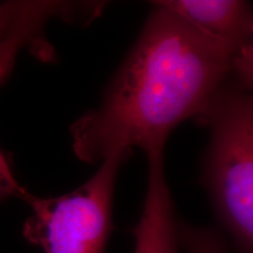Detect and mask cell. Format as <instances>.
I'll use <instances>...</instances> for the list:
<instances>
[{
    "label": "cell",
    "mask_w": 253,
    "mask_h": 253,
    "mask_svg": "<svg viewBox=\"0 0 253 253\" xmlns=\"http://www.w3.org/2000/svg\"><path fill=\"white\" fill-rule=\"evenodd\" d=\"M153 5L99 107L71 126L73 151L82 162L100 164L134 148L147 157L164 153L173 129L196 119L237 63L252 59V47L236 48Z\"/></svg>",
    "instance_id": "1"
},
{
    "label": "cell",
    "mask_w": 253,
    "mask_h": 253,
    "mask_svg": "<svg viewBox=\"0 0 253 253\" xmlns=\"http://www.w3.org/2000/svg\"><path fill=\"white\" fill-rule=\"evenodd\" d=\"M210 131L202 184L238 253H253L252 89L230 77L196 116Z\"/></svg>",
    "instance_id": "2"
},
{
    "label": "cell",
    "mask_w": 253,
    "mask_h": 253,
    "mask_svg": "<svg viewBox=\"0 0 253 253\" xmlns=\"http://www.w3.org/2000/svg\"><path fill=\"white\" fill-rule=\"evenodd\" d=\"M177 235L185 253H230L225 240L214 230L179 224Z\"/></svg>",
    "instance_id": "6"
},
{
    "label": "cell",
    "mask_w": 253,
    "mask_h": 253,
    "mask_svg": "<svg viewBox=\"0 0 253 253\" xmlns=\"http://www.w3.org/2000/svg\"><path fill=\"white\" fill-rule=\"evenodd\" d=\"M130 154L110 155L86 183L50 198L28 195L32 214L24 237L45 253H104L113 229V198L120 168Z\"/></svg>",
    "instance_id": "3"
},
{
    "label": "cell",
    "mask_w": 253,
    "mask_h": 253,
    "mask_svg": "<svg viewBox=\"0 0 253 253\" xmlns=\"http://www.w3.org/2000/svg\"><path fill=\"white\" fill-rule=\"evenodd\" d=\"M149 175L144 207L134 229V253H179L173 204L166 173L164 154L148 157Z\"/></svg>",
    "instance_id": "4"
},
{
    "label": "cell",
    "mask_w": 253,
    "mask_h": 253,
    "mask_svg": "<svg viewBox=\"0 0 253 253\" xmlns=\"http://www.w3.org/2000/svg\"><path fill=\"white\" fill-rule=\"evenodd\" d=\"M28 195H30V192L19 184L11 167H9V163L6 160L4 154L0 151V203L12 197H17L25 201L28 197Z\"/></svg>",
    "instance_id": "7"
},
{
    "label": "cell",
    "mask_w": 253,
    "mask_h": 253,
    "mask_svg": "<svg viewBox=\"0 0 253 253\" xmlns=\"http://www.w3.org/2000/svg\"><path fill=\"white\" fill-rule=\"evenodd\" d=\"M155 2L236 48L252 47L253 14L248 2L238 0H164Z\"/></svg>",
    "instance_id": "5"
}]
</instances>
